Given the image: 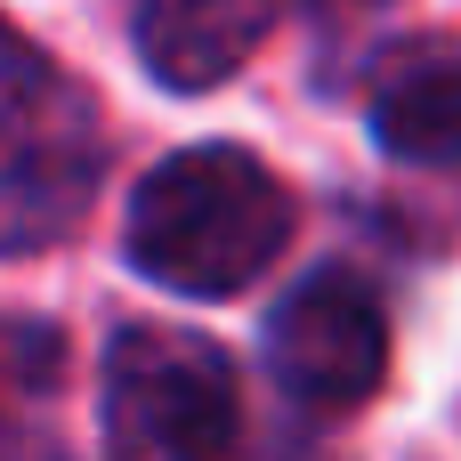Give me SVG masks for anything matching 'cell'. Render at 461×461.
Wrapping results in <instances>:
<instances>
[{
  "instance_id": "6",
  "label": "cell",
  "mask_w": 461,
  "mask_h": 461,
  "mask_svg": "<svg viewBox=\"0 0 461 461\" xmlns=\"http://www.w3.org/2000/svg\"><path fill=\"white\" fill-rule=\"evenodd\" d=\"M65 373V348L41 316H0V429L24 421Z\"/></svg>"
},
{
  "instance_id": "2",
  "label": "cell",
  "mask_w": 461,
  "mask_h": 461,
  "mask_svg": "<svg viewBox=\"0 0 461 461\" xmlns=\"http://www.w3.org/2000/svg\"><path fill=\"white\" fill-rule=\"evenodd\" d=\"M97 429H105V461H235L243 389L227 348L178 324L113 332Z\"/></svg>"
},
{
  "instance_id": "5",
  "label": "cell",
  "mask_w": 461,
  "mask_h": 461,
  "mask_svg": "<svg viewBox=\"0 0 461 461\" xmlns=\"http://www.w3.org/2000/svg\"><path fill=\"white\" fill-rule=\"evenodd\" d=\"M373 138L397 162L461 170V49H421L381 73L373 89Z\"/></svg>"
},
{
  "instance_id": "4",
  "label": "cell",
  "mask_w": 461,
  "mask_h": 461,
  "mask_svg": "<svg viewBox=\"0 0 461 461\" xmlns=\"http://www.w3.org/2000/svg\"><path fill=\"white\" fill-rule=\"evenodd\" d=\"M276 0H138V57L162 89H219L259 41Z\"/></svg>"
},
{
  "instance_id": "1",
  "label": "cell",
  "mask_w": 461,
  "mask_h": 461,
  "mask_svg": "<svg viewBox=\"0 0 461 461\" xmlns=\"http://www.w3.org/2000/svg\"><path fill=\"white\" fill-rule=\"evenodd\" d=\"M292 235V186L243 146H186L130 203V259L194 300L243 292Z\"/></svg>"
},
{
  "instance_id": "3",
  "label": "cell",
  "mask_w": 461,
  "mask_h": 461,
  "mask_svg": "<svg viewBox=\"0 0 461 461\" xmlns=\"http://www.w3.org/2000/svg\"><path fill=\"white\" fill-rule=\"evenodd\" d=\"M267 357H276L284 397H300L308 413H357L389 373V316H381L373 284L324 267L276 308Z\"/></svg>"
}]
</instances>
